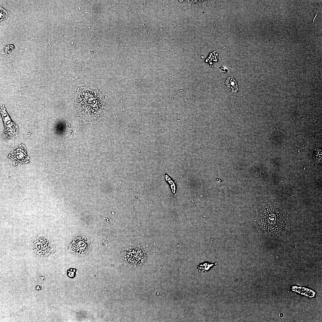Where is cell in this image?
Masks as SVG:
<instances>
[{"mask_svg": "<svg viewBox=\"0 0 322 322\" xmlns=\"http://www.w3.org/2000/svg\"><path fill=\"white\" fill-rule=\"evenodd\" d=\"M255 224L261 235L271 239L280 237L290 228L288 215L284 207L278 202L261 203Z\"/></svg>", "mask_w": 322, "mask_h": 322, "instance_id": "1", "label": "cell"}, {"mask_svg": "<svg viewBox=\"0 0 322 322\" xmlns=\"http://www.w3.org/2000/svg\"><path fill=\"white\" fill-rule=\"evenodd\" d=\"M103 97L96 89H79L75 96L78 115L89 123L95 122L101 116L103 109Z\"/></svg>", "mask_w": 322, "mask_h": 322, "instance_id": "2", "label": "cell"}, {"mask_svg": "<svg viewBox=\"0 0 322 322\" xmlns=\"http://www.w3.org/2000/svg\"><path fill=\"white\" fill-rule=\"evenodd\" d=\"M29 247L32 255L37 259L47 260L48 256L55 250L52 239L48 235L41 233L31 239Z\"/></svg>", "mask_w": 322, "mask_h": 322, "instance_id": "3", "label": "cell"}, {"mask_svg": "<svg viewBox=\"0 0 322 322\" xmlns=\"http://www.w3.org/2000/svg\"><path fill=\"white\" fill-rule=\"evenodd\" d=\"M90 245V240L86 236L77 235L69 245V251L78 256H86L89 250Z\"/></svg>", "mask_w": 322, "mask_h": 322, "instance_id": "4", "label": "cell"}, {"mask_svg": "<svg viewBox=\"0 0 322 322\" xmlns=\"http://www.w3.org/2000/svg\"><path fill=\"white\" fill-rule=\"evenodd\" d=\"M126 252V260L130 264L136 265L142 262L145 254L140 249H132Z\"/></svg>", "mask_w": 322, "mask_h": 322, "instance_id": "5", "label": "cell"}, {"mask_svg": "<svg viewBox=\"0 0 322 322\" xmlns=\"http://www.w3.org/2000/svg\"><path fill=\"white\" fill-rule=\"evenodd\" d=\"M1 51L3 53H7L8 55L9 53H12L14 51H18L20 50V48L18 45L13 41L4 43L1 46Z\"/></svg>", "mask_w": 322, "mask_h": 322, "instance_id": "6", "label": "cell"}, {"mask_svg": "<svg viewBox=\"0 0 322 322\" xmlns=\"http://www.w3.org/2000/svg\"><path fill=\"white\" fill-rule=\"evenodd\" d=\"M225 84L227 88L232 93H236L238 90V86L236 80L232 77L227 79Z\"/></svg>", "mask_w": 322, "mask_h": 322, "instance_id": "7", "label": "cell"}, {"mask_svg": "<svg viewBox=\"0 0 322 322\" xmlns=\"http://www.w3.org/2000/svg\"><path fill=\"white\" fill-rule=\"evenodd\" d=\"M214 265V263L205 262L200 263L197 266V268L199 272H204L210 270Z\"/></svg>", "mask_w": 322, "mask_h": 322, "instance_id": "8", "label": "cell"}, {"mask_svg": "<svg viewBox=\"0 0 322 322\" xmlns=\"http://www.w3.org/2000/svg\"><path fill=\"white\" fill-rule=\"evenodd\" d=\"M322 151L319 148L315 149V152L313 155V158L316 163H322Z\"/></svg>", "mask_w": 322, "mask_h": 322, "instance_id": "9", "label": "cell"}, {"mask_svg": "<svg viewBox=\"0 0 322 322\" xmlns=\"http://www.w3.org/2000/svg\"><path fill=\"white\" fill-rule=\"evenodd\" d=\"M0 21L1 22L3 20L6 19L8 18V15L9 13V11L5 10L1 6H0Z\"/></svg>", "mask_w": 322, "mask_h": 322, "instance_id": "10", "label": "cell"}]
</instances>
